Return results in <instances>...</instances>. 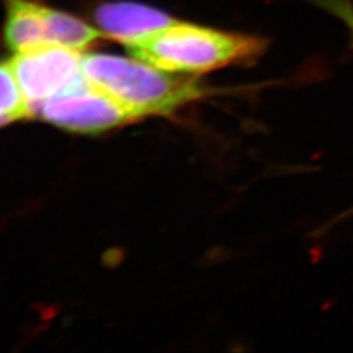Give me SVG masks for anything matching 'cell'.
Masks as SVG:
<instances>
[{"instance_id":"cell-4","label":"cell","mask_w":353,"mask_h":353,"mask_svg":"<svg viewBox=\"0 0 353 353\" xmlns=\"http://www.w3.org/2000/svg\"><path fill=\"white\" fill-rule=\"evenodd\" d=\"M10 63L19 85L33 105L87 84L83 74V55L57 45L16 52Z\"/></svg>"},{"instance_id":"cell-3","label":"cell","mask_w":353,"mask_h":353,"mask_svg":"<svg viewBox=\"0 0 353 353\" xmlns=\"http://www.w3.org/2000/svg\"><path fill=\"white\" fill-rule=\"evenodd\" d=\"M32 115L77 134H101L139 119L121 102L89 83L33 105Z\"/></svg>"},{"instance_id":"cell-8","label":"cell","mask_w":353,"mask_h":353,"mask_svg":"<svg viewBox=\"0 0 353 353\" xmlns=\"http://www.w3.org/2000/svg\"><path fill=\"white\" fill-rule=\"evenodd\" d=\"M0 117L12 122L33 117L10 62L0 63Z\"/></svg>"},{"instance_id":"cell-2","label":"cell","mask_w":353,"mask_h":353,"mask_svg":"<svg viewBox=\"0 0 353 353\" xmlns=\"http://www.w3.org/2000/svg\"><path fill=\"white\" fill-rule=\"evenodd\" d=\"M83 74L90 85L121 102L138 118L170 115L181 108L220 93L199 76L164 71L140 59L110 54L83 55Z\"/></svg>"},{"instance_id":"cell-6","label":"cell","mask_w":353,"mask_h":353,"mask_svg":"<svg viewBox=\"0 0 353 353\" xmlns=\"http://www.w3.org/2000/svg\"><path fill=\"white\" fill-rule=\"evenodd\" d=\"M4 39L14 51L30 50L46 43L45 6L32 0H6Z\"/></svg>"},{"instance_id":"cell-9","label":"cell","mask_w":353,"mask_h":353,"mask_svg":"<svg viewBox=\"0 0 353 353\" xmlns=\"http://www.w3.org/2000/svg\"><path fill=\"white\" fill-rule=\"evenodd\" d=\"M12 121L11 119H8V118H6V117H0V127L4 126V125H7V123H11Z\"/></svg>"},{"instance_id":"cell-7","label":"cell","mask_w":353,"mask_h":353,"mask_svg":"<svg viewBox=\"0 0 353 353\" xmlns=\"http://www.w3.org/2000/svg\"><path fill=\"white\" fill-rule=\"evenodd\" d=\"M46 43L84 51L106 38L102 30L84 23L72 14L57 11L45 6Z\"/></svg>"},{"instance_id":"cell-5","label":"cell","mask_w":353,"mask_h":353,"mask_svg":"<svg viewBox=\"0 0 353 353\" xmlns=\"http://www.w3.org/2000/svg\"><path fill=\"white\" fill-rule=\"evenodd\" d=\"M94 20L106 38L128 46L172 26L176 19L145 4L118 0L101 4Z\"/></svg>"},{"instance_id":"cell-1","label":"cell","mask_w":353,"mask_h":353,"mask_svg":"<svg viewBox=\"0 0 353 353\" xmlns=\"http://www.w3.org/2000/svg\"><path fill=\"white\" fill-rule=\"evenodd\" d=\"M265 37L176 20L138 43L128 54L164 71L201 76L232 65L252 64L265 54Z\"/></svg>"}]
</instances>
